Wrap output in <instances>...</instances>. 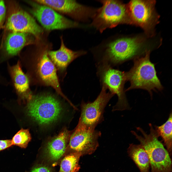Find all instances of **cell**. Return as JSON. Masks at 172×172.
Here are the masks:
<instances>
[{"mask_svg":"<svg viewBox=\"0 0 172 172\" xmlns=\"http://www.w3.org/2000/svg\"><path fill=\"white\" fill-rule=\"evenodd\" d=\"M150 132L146 133L141 128L137 129L141 134L139 135L135 131L131 132L139 141L147 154L151 172H172V163L170 154L158 140V133L151 124H149Z\"/></svg>","mask_w":172,"mask_h":172,"instance_id":"6da1fadb","label":"cell"},{"mask_svg":"<svg viewBox=\"0 0 172 172\" xmlns=\"http://www.w3.org/2000/svg\"><path fill=\"white\" fill-rule=\"evenodd\" d=\"M150 51H147L145 55L134 59L133 66L125 72L126 81H129L130 85L125 91L133 89H142L148 91L151 97L152 91L162 90L155 64L150 60Z\"/></svg>","mask_w":172,"mask_h":172,"instance_id":"7a4b0ae2","label":"cell"},{"mask_svg":"<svg viewBox=\"0 0 172 172\" xmlns=\"http://www.w3.org/2000/svg\"><path fill=\"white\" fill-rule=\"evenodd\" d=\"M28 115L38 124L49 125L60 116L62 108L59 100L50 94L32 95L27 101Z\"/></svg>","mask_w":172,"mask_h":172,"instance_id":"3957f363","label":"cell"},{"mask_svg":"<svg viewBox=\"0 0 172 172\" xmlns=\"http://www.w3.org/2000/svg\"><path fill=\"white\" fill-rule=\"evenodd\" d=\"M99 1L102 6L97 9L91 25L100 32L120 24H131L127 4L117 0Z\"/></svg>","mask_w":172,"mask_h":172,"instance_id":"277c9868","label":"cell"},{"mask_svg":"<svg viewBox=\"0 0 172 172\" xmlns=\"http://www.w3.org/2000/svg\"><path fill=\"white\" fill-rule=\"evenodd\" d=\"M143 43L138 37L122 38L112 41L106 46L102 63L118 64L140 57L143 52Z\"/></svg>","mask_w":172,"mask_h":172,"instance_id":"5b68a950","label":"cell"},{"mask_svg":"<svg viewBox=\"0 0 172 172\" xmlns=\"http://www.w3.org/2000/svg\"><path fill=\"white\" fill-rule=\"evenodd\" d=\"M6 3V29L11 32L28 33L38 38L43 30L33 18L23 10L17 2L7 1Z\"/></svg>","mask_w":172,"mask_h":172,"instance_id":"8992f818","label":"cell"},{"mask_svg":"<svg viewBox=\"0 0 172 172\" xmlns=\"http://www.w3.org/2000/svg\"><path fill=\"white\" fill-rule=\"evenodd\" d=\"M98 75L102 86L118 98L116 104L112 111H122L129 110L130 107L124 90V85L126 81L125 72L113 68L111 65L102 64L99 66Z\"/></svg>","mask_w":172,"mask_h":172,"instance_id":"52a82bcc","label":"cell"},{"mask_svg":"<svg viewBox=\"0 0 172 172\" xmlns=\"http://www.w3.org/2000/svg\"><path fill=\"white\" fill-rule=\"evenodd\" d=\"M104 86L96 99L92 102H82L79 122L89 128L95 129L103 120V113L107 103L114 95Z\"/></svg>","mask_w":172,"mask_h":172,"instance_id":"ba28073f","label":"cell"},{"mask_svg":"<svg viewBox=\"0 0 172 172\" xmlns=\"http://www.w3.org/2000/svg\"><path fill=\"white\" fill-rule=\"evenodd\" d=\"M154 0H132L127 4L131 24L140 26L147 32L157 23L159 17L155 10Z\"/></svg>","mask_w":172,"mask_h":172,"instance_id":"9c48e42d","label":"cell"},{"mask_svg":"<svg viewBox=\"0 0 172 172\" xmlns=\"http://www.w3.org/2000/svg\"><path fill=\"white\" fill-rule=\"evenodd\" d=\"M34 1L28 2L32 6L30 12L45 29H62L81 26L78 23L65 17L50 7Z\"/></svg>","mask_w":172,"mask_h":172,"instance_id":"30bf717a","label":"cell"},{"mask_svg":"<svg viewBox=\"0 0 172 172\" xmlns=\"http://www.w3.org/2000/svg\"><path fill=\"white\" fill-rule=\"evenodd\" d=\"M101 135L100 131L87 127L78 122L69 140L72 153L77 152L81 156L92 154L99 146L98 140Z\"/></svg>","mask_w":172,"mask_h":172,"instance_id":"8fae6325","label":"cell"},{"mask_svg":"<svg viewBox=\"0 0 172 172\" xmlns=\"http://www.w3.org/2000/svg\"><path fill=\"white\" fill-rule=\"evenodd\" d=\"M48 6L56 11L68 15L77 20L87 21L92 18L97 9L84 6L73 0H34Z\"/></svg>","mask_w":172,"mask_h":172,"instance_id":"7c38bea8","label":"cell"},{"mask_svg":"<svg viewBox=\"0 0 172 172\" xmlns=\"http://www.w3.org/2000/svg\"><path fill=\"white\" fill-rule=\"evenodd\" d=\"M33 36L27 33L16 32L10 33L0 51V65L15 56H18L25 46L34 44L35 41Z\"/></svg>","mask_w":172,"mask_h":172,"instance_id":"4fadbf2b","label":"cell"},{"mask_svg":"<svg viewBox=\"0 0 172 172\" xmlns=\"http://www.w3.org/2000/svg\"><path fill=\"white\" fill-rule=\"evenodd\" d=\"M35 67L36 73L42 83L52 87L59 94L69 101L62 92L56 68L49 57L48 52L45 51L39 56Z\"/></svg>","mask_w":172,"mask_h":172,"instance_id":"5bb4252c","label":"cell"},{"mask_svg":"<svg viewBox=\"0 0 172 172\" xmlns=\"http://www.w3.org/2000/svg\"><path fill=\"white\" fill-rule=\"evenodd\" d=\"M7 68L13 90L16 94L19 102L27 101L32 95L30 89V81L28 76L23 71L20 61L11 65L7 62Z\"/></svg>","mask_w":172,"mask_h":172,"instance_id":"9a60e30c","label":"cell"},{"mask_svg":"<svg viewBox=\"0 0 172 172\" xmlns=\"http://www.w3.org/2000/svg\"><path fill=\"white\" fill-rule=\"evenodd\" d=\"M60 39L61 44L59 48L56 51H49L48 54L56 67L63 71L74 60L85 54L86 52L83 51H74L70 49L65 45L62 37Z\"/></svg>","mask_w":172,"mask_h":172,"instance_id":"2e32d148","label":"cell"},{"mask_svg":"<svg viewBox=\"0 0 172 172\" xmlns=\"http://www.w3.org/2000/svg\"><path fill=\"white\" fill-rule=\"evenodd\" d=\"M70 136V132L65 129L48 143L46 150L50 159L56 161L62 156Z\"/></svg>","mask_w":172,"mask_h":172,"instance_id":"e0dca14e","label":"cell"},{"mask_svg":"<svg viewBox=\"0 0 172 172\" xmlns=\"http://www.w3.org/2000/svg\"><path fill=\"white\" fill-rule=\"evenodd\" d=\"M127 151L129 156L140 172H149L150 165L149 157L140 145L131 144L129 145Z\"/></svg>","mask_w":172,"mask_h":172,"instance_id":"ac0fdd59","label":"cell"},{"mask_svg":"<svg viewBox=\"0 0 172 172\" xmlns=\"http://www.w3.org/2000/svg\"><path fill=\"white\" fill-rule=\"evenodd\" d=\"M172 117L171 112L165 123L160 126H155L159 136L162 138L170 155L171 154L172 150Z\"/></svg>","mask_w":172,"mask_h":172,"instance_id":"d6986e66","label":"cell"},{"mask_svg":"<svg viewBox=\"0 0 172 172\" xmlns=\"http://www.w3.org/2000/svg\"><path fill=\"white\" fill-rule=\"evenodd\" d=\"M81 155L72 152L65 156L61 161L58 172H78L80 168L79 161Z\"/></svg>","mask_w":172,"mask_h":172,"instance_id":"ffe728a7","label":"cell"},{"mask_svg":"<svg viewBox=\"0 0 172 172\" xmlns=\"http://www.w3.org/2000/svg\"><path fill=\"white\" fill-rule=\"evenodd\" d=\"M31 139L29 129L22 128L15 134L11 140L12 145L25 148Z\"/></svg>","mask_w":172,"mask_h":172,"instance_id":"44dd1931","label":"cell"},{"mask_svg":"<svg viewBox=\"0 0 172 172\" xmlns=\"http://www.w3.org/2000/svg\"><path fill=\"white\" fill-rule=\"evenodd\" d=\"M6 13V6L4 2L0 0V30L3 27L5 21Z\"/></svg>","mask_w":172,"mask_h":172,"instance_id":"7402d4cb","label":"cell"},{"mask_svg":"<svg viewBox=\"0 0 172 172\" xmlns=\"http://www.w3.org/2000/svg\"><path fill=\"white\" fill-rule=\"evenodd\" d=\"M12 145L11 140H0V151Z\"/></svg>","mask_w":172,"mask_h":172,"instance_id":"603a6c76","label":"cell"},{"mask_svg":"<svg viewBox=\"0 0 172 172\" xmlns=\"http://www.w3.org/2000/svg\"><path fill=\"white\" fill-rule=\"evenodd\" d=\"M31 172H51L49 168L42 165L38 166L33 168Z\"/></svg>","mask_w":172,"mask_h":172,"instance_id":"cb8c5ba5","label":"cell"},{"mask_svg":"<svg viewBox=\"0 0 172 172\" xmlns=\"http://www.w3.org/2000/svg\"><path fill=\"white\" fill-rule=\"evenodd\" d=\"M7 78L0 74V85L4 86L7 84Z\"/></svg>","mask_w":172,"mask_h":172,"instance_id":"d4e9b609","label":"cell"}]
</instances>
